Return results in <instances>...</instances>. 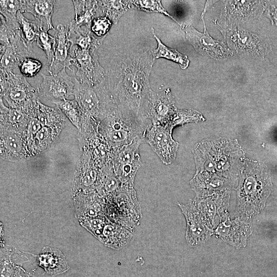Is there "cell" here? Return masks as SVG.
<instances>
[{
  "label": "cell",
  "instance_id": "cell-1",
  "mask_svg": "<svg viewBox=\"0 0 277 277\" xmlns=\"http://www.w3.org/2000/svg\"><path fill=\"white\" fill-rule=\"evenodd\" d=\"M154 59L149 49L116 54L105 71L107 88L117 107L127 119L144 123L141 108L152 90L149 77Z\"/></svg>",
  "mask_w": 277,
  "mask_h": 277
},
{
  "label": "cell",
  "instance_id": "cell-2",
  "mask_svg": "<svg viewBox=\"0 0 277 277\" xmlns=\"http://www.w3.org/2000/svg\"><path fill=\"white\" fill-rule=\"evenodd\" d=\"M196 172L190 182L195 197L229 190L241 171L244 154L236 140H203L193 150Z\"/></svg>",
  "mask_w": 277,
  "mask_h": 277
},
{
  "label": "cell",
  "instance_id": "cell-3",
  "mask_svg": "<svg viewBox=\"0 0 277 277\" xmlns=\"http://www.w3.org/2000/svg\"><path fill=\"white\" fill-rule=\"evenodd\" d=\"M271 190V178L266 165L244 159L237 189L238 215L249 219L259 213L265 206Z\"/></svg>",
  "mask_w": 277,
  "mask_h": 277
},
{
  "label": "cell",
  "instance_id": "cell-4",
  "mask_svg": "<svg viewBox=\"0 0 277 277\" xmlns=\"http://www.w3.org/2000/svg\"><path fill=\"white\" fill-rule=\"evenodd\" d=\"M101 100L97 129L113 151L135 140H143L145 142L150 124L136 123L126 118L111 95L105 96Z\"/></svg>",
  "mask_w": 277,
  "mask_h": 277
},
{
  "label": "cell",
  "instance_id": "cell-5",
  "mask_svg": "<svg viewBox=\"0 0 277 277\" xmlns=\"http://www.w3.org/2000/svg\"><path fill=\"white\" fill-rule=\"evenodd\" d=\"M0 83L1 98L10 107L21 109L28 114L39 100L38 88L32 86L21 74L1 70Z\"/></svg>",
  "mask_w": 277,
  "mask_h": 277
},
{
  "label": "cell",
  "instance_id": "cell-6",
  "mask_svg": "<svg viewBox=\"0 0 277 277\" xmlns=\"http://www.w3.org/2000/svg\"><path fill=\"white\" fill-rule=\"evenodd\" d=\"M176 110L170 88L159 92L151 90L143 103L140 116L144 122L150 120L152 125L166 126Z\"/></svg>",
  "mask_w": 277,
  "mask_h": 277
},
{
  "label": "cell",
  "instance_id": "cell-7",
  "mask_svg": "<svg viewBox=\"0 0 277 277\" xmlns=\"http://www.w3.org/2000/svg\"><path fill=\"white\" fill-rule=\"evenodd\" d=\"M71 63L76 68L75 72L72 70L73 75L81 83L94 87L105 80V70L99 63L96 49L84 50L76 46Z\"/></svg>",
  "mask_w": 277,
  "mask_h": 277
},
{
  "label": "cell",
  "instance_id": "cell-8",
  "mask_svg": "<svg viewBox=\"0 0 277 277\" xmlns=\"http://www.w3.org/2000/svg\"><path fill=\"white\" fill-rule=\"evenodd\" d=\"M110 196L115 200V203L117 205L115 224L124 227L133 233L142 217L134 187H123L118 192Z\"/></svg>",
  "mask_w": 277,
  "mask_h": 277
},
{
  "label": "cell",
  "instance_id": "cell-9",
  "mask_svg": "<svg viewBox=\"0 0 277 277\" xmlns=\"http://www.w3.org/2000/svg\"><path fill=\"white\" fill-rule=\"evenodd\" d=\"M172 129L167 126L150 124L145 136V142L165 165L170 164L175 159L179 143L172 137Z\"/></svg>",
  "mask_w": 277,
  "mask_h": 277
},
{
  "label": "cell",
  "instance_id": "cell-10",
  "mask_svg": "<svg viewBox=\"0 0 277 277\" xmlns=\"http://www.w3.org/2000/svg\"><path fill=\"white\" fill-rule=\"evenodd\" d=\"M186 221V240L189 245L195 247L205 242L212 234L210 227L193 200L185 204L178 203Z\"/></svg>",
  "mask_w": 277,
  "mask_h": 277
},
{
  "label": "cell",
  "instance_id": "cell-11",
  "mask_svg": "<svg viewBox=\"0 0 277 277\" xmlns=\"http://www.w3.org/2000/svg\"><path fill=\"white\" fill-rule=\"evenodd\" d=\"M41 75L43 80L38 88L39 96L54 104L73 95L74 78L67 73L66 69L55 74L42 73Z\"/></svg>",
  "mask_w": 277,
  "mask_h": 277
},
{
  "label": "cell",
  "instance_id": "cell-12",
  "mask_svg": "<svg viewBox=\"0 0 277 277\" xmlns=\"http://www.w3.org/2000/svg\"><path fill=\"white\" fill-rule=\"evenodd\" d=\"M1 70L13 71L32 52L26 47L19 31L0 39Z\"/></svg>",
  "mask_w": 277,
  "mask_h": 277
},
{
  "label": "cell",
  "instance_id": "cell-13",
  "mask_svg": "<svg viewBox=\"0 0 277 277\" xmlns=\"http://www.w3.org/2000/svg\"><path fill=\"white\" fill-rule=\"evenodd\" d=\"M74 81L73 95L82 113V122L93 121L98 123L101 101L96 87L83 83L73 75Z\"/></svg>",
  "mask_w": 277,
  "mask_h": 277
},
{
  "label": "cell",
  "instance_id": "cell-14",
  "mask_svg": "<svg viewBox=\"0 0 277 277\" xmlns=\"http://www.w3.org/2000/svg\"><path fill=\"white\" fill-rule=\"evenodd\" d=\"M0 156L5 161L24 162L32 157L24 132L0 129Z\"/></svg>",
  "mask_w": 277,
  "mask_h": 277
},
{
  "label": "cell",
  "instance_id": "cell-15",
  "mask_svg": "<svg viewBox=\"0 0 277 277\" xmlns=\"http://www.w3.org/2000/svg\"><path fill=\"white\" fill-rule=\"evenodd\" d=\"M204 25V32H200L192 26H183L187 41L200 53L219 59L226 57L230 53V50L226 45L220 41L214 39L206 31L203 14L202 17Z\"/></svg>",
  "mask_w": 277,
  "mask_h": 277
},
{
  "label": "cell",
  "instance_id": "cell-16",
  "mask_svg": "<svg viewBox=\"0 0 277 277\" xmlns=\"http://www.w3.org/2000/svg\"><path fill=\"white\" fill-rule=\"evenodd\" d=\"M230 191L217 192L193 201L211 228L225 219L228 206Z\"/></svg>",
  "mask_w": 277,
  "mask_h": 277
},
{
  "label": "cell",
  "instance_id": "cell-17",
  "mask_svg": "<svg viewBox=\"0 0 277 277\" xmlns=\"http://www.w3.org/2000/svg\"><path fill=\"white\" fill-rule=\"evenodd\" d=\"M68 25L59 24L56 26L54 37L55 47L53 61L48 66V72L50 74H55L64 69L68 68L72 71V55L70 48L72 44L68 36Z\"/></svg>",
  "mask_w": 277,
  "mask_h": 277
},
{
  "label": "cell",
  "instance_id": "cell-18",
  "mask_svg": "<svg viewBox=\"0 0 277 277\" xmlns=\"http://www.w3.org/2000/svg\"><path fill=\"white\" fill-rule=\"evenodd\" d=\"M55 1L52 0L21 1L20 11L34 16L40 30L54 29L52 16Z\"/></svg>",
  "mask_w": 277,
  "mask_h": 277
},
{
  "label": "cell",
  "instance_id": "cell-19",
  "mask_svg": "<svg viewBox=\"0 0 277 277\" xmlns=\"http://www.w3.org/2000/svg\"><path fill=\"white\" fill-rule=\"evenodd\" d=\"M100 169L90 156L83 152L77 162L75 173V181L80 184L81 189L89 193L95 191Z\"/></svg>",
  "mask_w": 277,
  "mask_h": 277
},
{
  "label": "cell",
  "instance_id": "cell-20",
  "mask_svg": "<svg viewBox=\"0 0 277 277\" xmlns=\"http://www.w3.org/2000/svg\"><path fill=\"white\" fill-rule=\"evenodd\" d=\"M66 123L53 126H43L35 135L30 146L33 156L40 154L53 146L57 141Z\"/></svg>",
  "mask_w": 277,
  "mask_h": 277
},
{
  "label": "cell",
  "instance_id": "cell-21",
  "mask_svg": "<svg viewBox=\"0 0 277 277\" xmlns=\"http://www.w3.org/2000/svg\"><path fill=\"white\" fill-rule=\"evenodd\" d=\"M0 129L24 132L29 119L24 110L6 106L0 98Z\"/></svg>",
  "mask_w": 277,
  "mask_h": 277
},
{
  "label": "cell",
  "instance_id": "cell-22",
  "mask_svg": "<svg viewBox=\"0 0 277 277\" xmlns=\"http://www.w3.org/2000/svg\"><path fill=\"white\" fill-rule=\"evenodd\" d=\"M38 265L49 274L56 275L67 271L69 267L64 255L57 249L45 247L37 256Z\"/></svg>",
  "mask_w": 277,
  "mask_h": 277
},
{
  "label": "cell",
  "instance_id": "cell-23",
  "mask_svg": "<svg viewBox=\"0 0 277 277\" xmlns=\"http://www.w3.org/2000/svg\"><path fill=\"white\" fill-rule=\"evenodd\" d=\"M69 26L68 36L72 45L84 50H98L104 39L95 37L91 32L90 28L79 27L72 21Z\"/></svg>",
  "mask_w": 277,
  "mask_h": 277
},
{
  "label": "cell",
  "instance_id": "cell-24",
  "mask_svg": "<svg viewBox=\"0 0 277 277\" xmlns=\"http://www.w3.org/2000/svg\"><path fill=\"white\" fill-rule=\"evenodd\" d=\"M132 237V232L124 227L107 222L100 241L106 246L119 250L127 245Z\"/></svg>",
  "mask_w": 277,
  "mask_h": 277
},
{
  "label": "cell",
  "instance_id": "cell-25",
  "mask_svg": "<svg viewBox=\"0 0 277 277\" xmlns=\"http://www.w3.org/2000/svg\"><path fill=\"white\" fill-rule=\"evenodd\" d=\"M216 232L217 233L225 232V233L220 235L221 236L230 233V234L223 239L230 243L232 236H233L234 239L232 245L241 246L245 245L247 237L250 233V227L249 225L236 219L232 221L223 222L219 226Z\"/></svg>",
  "mask_w": 277,
  "mask_h": 277
},
{
  "label": "cell",
  "instance_id": "cell-26",
  "mask_svg": "<svg viewBox=\"0 0 277 277\" xmlns=\"http://www.w3.org/2000/svg\"><path fill=\"white\" fill-rule=\"evenodd\" d=\"M122 187V184L115 174L111 163L100 169L95 191L101 196L108 197L118 192Z\"/></svg>",
  "mask_w": 277,
  "mask_h": 277
},
{
  "label": "cell",
  "instance_id": "cell-27",
  "mask_svg": "<svg viewBox=\"0 0 277 277\" xmlns=\"http://www.w3.org/2000/svg\"><path fill=\"white\" fill-rule=\"evenodd\" d=\"M75 10L73 20L79 27L90 28L93 19L101 14L97 1H72Z\"/></svg>",
  "mask_w": 277,
  "mask_h": 277
},
{
  "label": "cell",
  "instance_id": "cell-28",
  "mask_svg": "<svg viewBox=\"0 0 277 277\" xmlns=\"http://www.w3.org/2000/svg\"><path fill=\"white\" fill-rule=\"evenodd\" d=\"M38 120L42 126H53L66 123V116L57 107H51L42 104L38 100L30 111Z\"/></svg>",
  "mask_w": 277,
  "mask_h": 277
},
{
  "label": "cell",
  "instance_id": "cell-29",
  "mask_svg": "<svg viewBox=\"0 0 277 277\" xmlns=\"http://www.w3.org/2000/svg\"><path fill=\"white\" fill-rule=\"evenodd\" d=\"M101 14L108 17L116 24L121 16L132 9L131 1H97Z\"/></svg>",
  "mask_w": 277,
  "mask_h": 277
},
{
  "label": "cell",
  "instance_id": "cell-30",
  "mask_svg": "<svg viewBox=\"0 0 277 277\" xmlns=\"http://www.w3.org/2000/svg\"><path fill=\"white\" fill-rule=\"evenodd\" d=\"M152 30V34L157 44V48L152 51L154 59L166 58L178 64L183 69L187 68L189 64V60L187 56L183 55L176 49L170 48L165 45L160 38L157 37L153 28Z\"/></svg>",
  "mask_w": 277,
  "mask_h": 277
},
{
  "label": "cell",
  "instance_id": "cell-31",
  "mask_svg": "<svg viewBox=\"0 0 277 277\" xmlns=\"http://www.w3.org/2000/svg\"><path fill=\"white\" fill-rule=\"evenodd\" d=\"M22 39L29 51L32 52L33 43L36 41L40 29L36 21L26 17L20 11L17 14Z\"/></svg>",
  "mask_w": 277,
  "mask_h": 277
},
{
  "label": "cell",
  "instance_id": "cell-32",
  "mask_svg": "<svg viewBox=\"0 0 277 277\" xmlns=\"http://www.w3.org/2000/svg\"><path fill=\"white\" fill-rule=\"evenodd\" d=\"M71 123L80 131L82 125V113L80 107L74 100L65 99L54 103Z\"/></svg>",
  "mask_w": 277,
  "mask_h": 277
},
{
  "label": "cell",
  "instance_id": "cell-33",
  "mask_svg": "<svg viewBox=\"0 0 277 277\" xmlns=\"http://www.w3.org/2000/svg\"><path fill=\"white\" fill-rule=\"evenodd\" d=\"M202 115L193 109L182 110L177 109L168 124L171 129L177 126H183L189 122H198L204 121Z\"/></svg>",
  "mask_w": 277,
  "mask_h": 277
},
{
  "label": "cell",
  "instance_id": "cell-34",
  "mask_svg": "<svg viewBox=\"0 0 277 277\" xmlns=\"http://www.w3.org/2000/svg\"><path fill=\"white\" fill-rule=\"evenodd\" d=\"M21 1L9 0L0 1L1 15L7 24L17 25V14L20 10Z\"/></svg>",
  "mask_w": 277,
  "mask_h": 277
},
{
  "label": "cell",
  "instance_id": "cell-35",
  "mask_svg": "<svg viewBox=\"0 0 277 277\" xmlns=\"http://www.w3.org/2000/svg\"><path fill=\"white\" fill-rule=\"evenodd\" d=\"M36 45L45 53L48 66L51 64L54 54L55 38L47 31L40 30L36 39Z\"/></svg>",
  "mask_w": 277,
  "mask_h": 277
},
{
  "label": "cell",
  "instance_id": "cell-36",
  "mask_svg": "<svg viewBox=\"0 0 277 277\" xmlns=\"http://www.w3.org/2000/svg\"><path fill=\"white\" fill-rule=\"evenodd\" d=\"M112 24V21L106 16L96 17L91 22V32L97 38L104 39Z\"/></svg>",
  "mask_w": 277,
  "mask_h": 277
},
{
  "label": "cell",
  "instance_id": "cell-37",
  "mask_svg": "<svg viewBox=\"0 0 277 277\" xmlns=\"http://www.w3.org/2000/svg\"><path fill=\"white\" fill-rule=\"evenodd\" d=\"M132 8L148 12L163 14L174 20L163 7L160 1H131Z\"/></svg>",
  "mask_w": 277,
  "mask_h": 277
},
{
  "label": "cell",
  "instance_id": "cell-38",
  "mask_svg": "<svg viewBox=\"0 0 277 277\" xmlns=\"http://www.w3.org/2000/svg\"><path fill=\"white\" fill-rule=\"evenodd\" d=\"M42 63L38 60L28 57L24 58L18 68L21 73L25 77H32L41 70Z\"/></svg>",
  "mask_w": 277,
  "mask_h": 277
},
{
  "label": "cell",
  "instance_id": "cell-39",
  "mask_svg": "<svg viewBox=\"0 0 277 277\" xmlns=\"http://www.w3.org/2000/svg\"><path fill=\"white\" fill-rule=\"evenodd\" d=\"M107 222L102 216L88 219L84 222L85 227L100 241Z\"/></svg>",
  "mask_w": 277,
  "mask_h": 277
},
{
  "label": "cell",
  "instance_id": "cell-40",
  "mask_svg": "<svg viewBox=\"0 0 277 277\" xmlns=\"http://www.w3.org/2000/svg\"><path fill=\"white\" fill-rule=\"evenodd\" d=\"M275 16H274V18L275 17V19L277 21V8L275 9Z\"/></svg>",
  "mask_w": 277,
  "mask_h": 277
}]
</instances>
